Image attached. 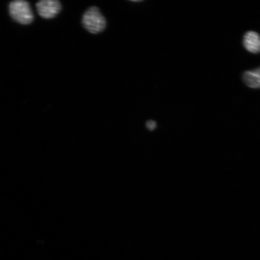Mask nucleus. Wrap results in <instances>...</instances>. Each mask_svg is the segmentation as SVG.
I'll use <instances>...</instances> for the list:
<instances>
[{"label":"nucleus","instance_id":"1","mask_svg":"<svg viewBox=\"0 0 260 260\" xmlns=\"http://www.w3.org/2000/svg\"><path fill=\"white\" fill-rule=\"evenodd\" d=\"M83 27L90 34H98L105 30L106 20L96 7H91L84 13L82 18Z\"/></svg>","mask_w":260,"mask_h":260},{"label":"nucleus","instance_id":"2","mask_svg":"<svg viewBox=\"0 0 260 260\" xmlns=\"http://www.w3.org/2000/svg\"><path fill=\"white\" fill-rule=\"evenodd\" d=\"M9 13L12 19L21 24H29L34 20V14L27 2L18 0L11 2L9 5Z\"/></svg>","mask_w":260,"mask_h":260},{"label":"nucleus","instance_id":"3","mask_svg":"<svg viewBox=\"0 0 260 260\" xmlns=\"http://www.w3.org/2000/svg\"><path fill=\"white\" fill-rule=\"evenodd\" d=\"M39 15L44 19H52L59 14L61 9L60 3L57 0H42L37 3Z\"/></svg>","mask_w":260,"mask_h":260},{"label":"nucleus","instance_id":"5","mask_svg":"<svg viewBox=\"0 0 260 260\" xmlns=\"http://www.w3.org/2000/svg\"><path fill=\"white\" fill-rule=\"evenodd\" d=\"M243 80L246 86L251 88H260V67L255 70L246 71L243 75Z\"/></svg>","mask_w":260,"mask_h":260},{"label":"nucleus","instance_id":"4","mask_svg":"<svg viewBox=\"0 0 260 260\" xmlns=\"http://www.w3.org/2000/svg\"><path fill=\"white\" fill-rule=\"evenodd\" d=\"M243 44L246 50L253 54L260 53V36L253 31L247 32L244 36Z\"/></svg>","mask_w":260,"mask_h":260},{"label":"nucleus","instance_id":"6","mask_svg":"<svg viewBox=\"0 0 260 260\" xmlns=\"http://www.w3.org/2000/svg\"><path fill=\"white\" fill-rule=\"evenodd\" d=\"M146 126L149 130H154L156 126H157V124H156V122L154 121H149L146 122Z\"/></svg>","mask_w":260,"mask_h":260}]
</instances>
